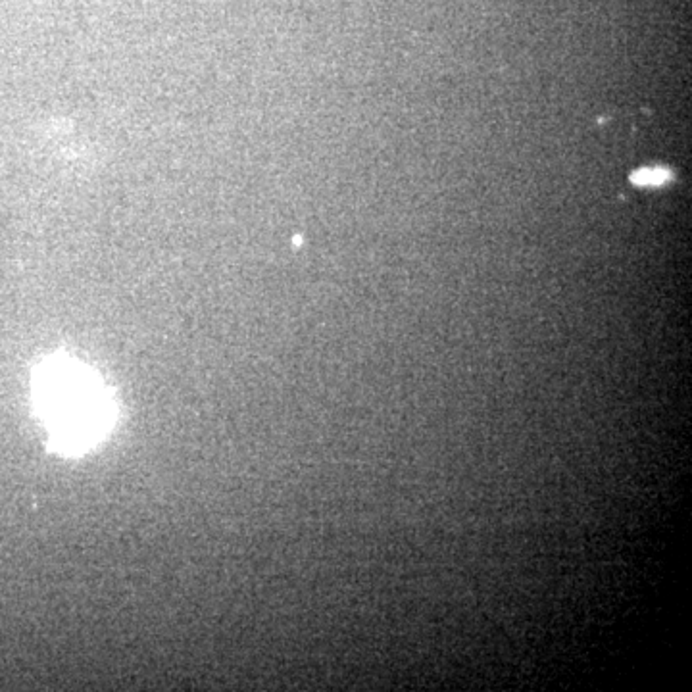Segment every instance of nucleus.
<instances>
[{"label": "nucleus", "mask_w": 692, "mask_h": 692, "mask_svg": "<svg viewBox=\"0 0 692 692\" xmlns=\"http://www.w3.org/2000/svg\"><path fill=\"white\" fill-rule=\"evenodd\" d=\"M35 402L54 445L79 454L108 435L114 406L99 377L83 364L54 358L35 381Z\"/></svg>", "instance_id": "1"}, {"label": "nucleus", "mask_w": 692, "mask_h": 692, "mask_svg": "<svg viewBox=\"0 0 692 692\" xmlns=\"http://www.w3.org/2000/svg\"><path fill=\"white\" fill-rule=\"evenodd\" d=\"M671 179V172L662 168H644L631 175V181L639 187H660Z\"/></svg>", "instance_id": "2"}]
</instances>
